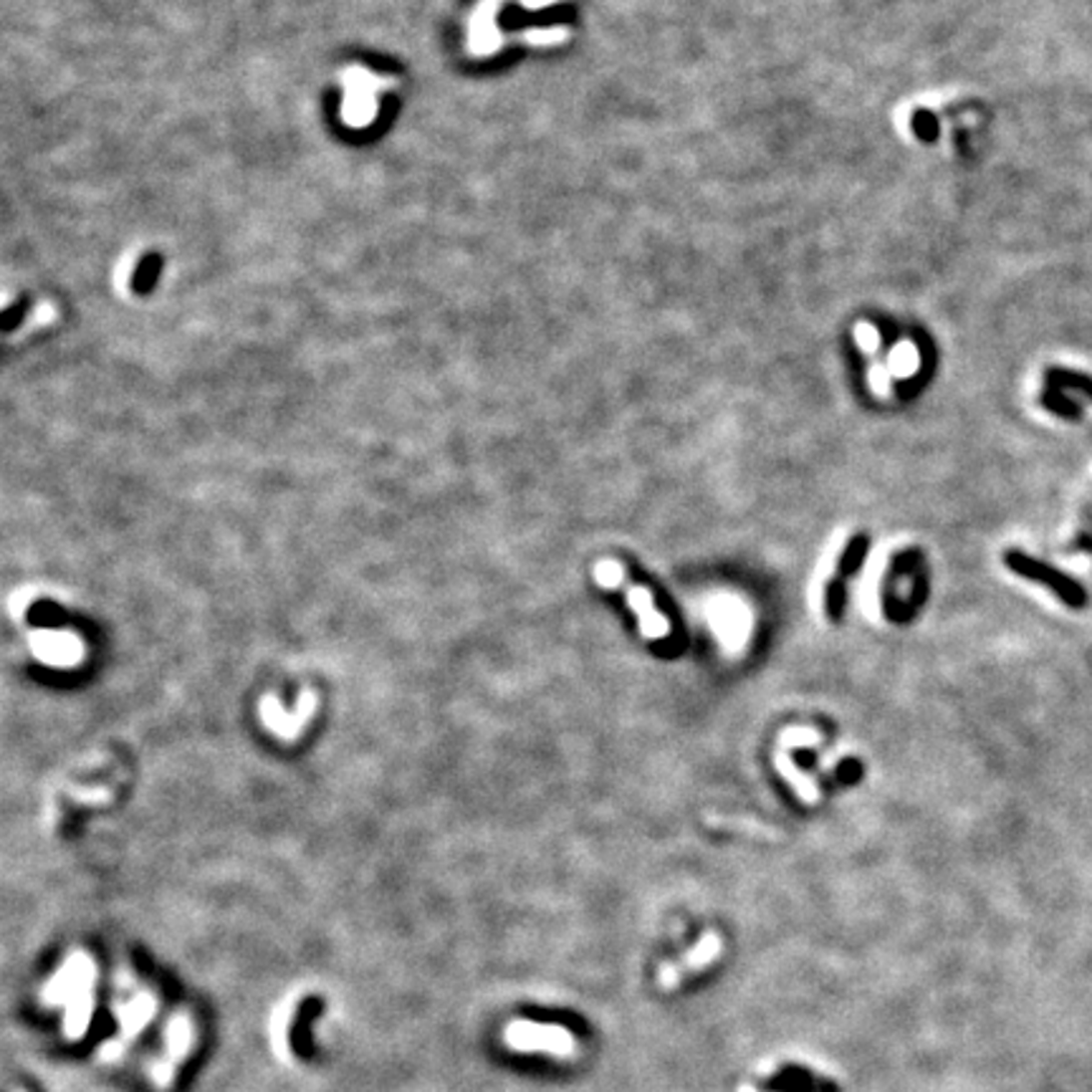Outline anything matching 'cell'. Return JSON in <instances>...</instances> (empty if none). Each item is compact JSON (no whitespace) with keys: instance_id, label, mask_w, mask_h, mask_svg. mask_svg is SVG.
Segmentation results:
<instances>
[{"instance_id":"cell-1","label":"cell","mask_w":1092,"mask_h":1092,"mask_svg":"<svg viewBox=\"0 0 1092 1092\" xmlns=\"http://www.w3.org/2000/svg\"><path fill=\"white\" fill-rule=\"evenodd\" d=\"M89 989H92V966L84 958H71L64 971L49 986V996L66 1009V1029L77 1034L89 1019Z\"/></svg>"},{"instance_id":"cell-2","label":"cell","mask_w":1092,"mask_h":1092,"mask_svg":"<svg viewBox=\"0 0 1092 1092\" xmlns=\"http://www.w3.org/2000/svg\"><path fill=\"white\" fill-rule=\"evenodd\" d=\"M1004 561H1006V566H1009L1011 571H1016L1019 576H1027V579H1034V581H1042V584H1047V589H1052V592L1057 594L1062 602L1070 604V607L1082 609L1087 604L1085 589H1082L1075 579H1070L1067 574H1062V571L1052 569V566L1042 564V561L1032 559V556L1022 554V551H1006Z\"/></svg>"},{"instance_id":"cell-3","label":"cell","mask_w":1092,"mask_h":1092,"mask_svg":"<svg viewBox=\"0 0 1092 1092\" xmlns=\"http://www.w3.org/2000/svg\"><path fill=\"white\" fill-rule=\"evenodd\" d=\"M509 1044L514 1049H522V1052H532V1049H542V1052L549 1054H569L571 1052V1037L559 1027H544V1024L534 1022H517L509 1027L506 1034Z\"/></svg>"},{"instance_id":"cell-4","label":"cell","mask_w":1092,"mask_h":1092,"mask_svg":"<svg viewBox=\"0 0 1092 1092\" xmlns=\"http://www.w3.org/2000/svg\"><path fill=\"white\" fill-rule=\"evenodd\" d=\"M865 554H868V537L860 534V537H855L853 542L848 544V549H845L843 559H840V574L827 584L825 607L830 620H840V617H843L845 599H848V592H845V579L858 571V566L863 564Z\"/></svg>"},{"instance_id":"cell-5","label":"cell","mask_w":1092,"mask_h":1092,"mask_svg":"<svg viewBox=\"0 0 1092 1092\" xmlns=\"http://www.w3.org/2000/svg\"><path fill=\"white\" fill-rule=\"evenodd\" d=\"M716 953H718V940L713 938V935H708V938H703L701 943L690 951V956L683 958L678 966L663 968V973H660V986H663V989H673V986H678L688 973H693V968H701L706 966V963H711L713 958H716Z\"/></svg>"},{"instance_id":"cell-6","label":"cell","mask_w":1092,"mask_h":1092,"mask_svg":"<svg viewBox=\"0 0 1092 1092\" xmlns=\"http://www.w3.org/2000/svg\"><path fill=\"white\" fill-rule=\"evenodd\" d=\"M496 0H489L476 11L471 23V51L473 54H494L501 46V36L494 23Z\"/></svg>"},{"instance_id":"cell-7","label":"cell","mask_w":1092,"mask_h":1092,"mask_svg":"<svg viewBox=\"0 0 1092 1092\" xmlns=\"http://www.w3.org/2000/svg\"><path fill=\"white\" fill-rule=\"evenodd\" d=\"M377 112V99L375 92H362V89H347V99H344L342 115L349 125L362 127L370 125L372 117Z\"/></svg>"},{"instance_id":"cell-8","label":"cell","mask_w":1092,"mask_h":1092,"mask_svg":"<svg viewBox=\"0 0 1092 1092\" xmlns=\"http://www.w3.org/2000/svg\"><path fill=\"white\" fill-rule=\"evenodd\" d=\"M630 602L635 604L637 612L642 614V630H645V635L658 637V635H663L665 630H668V627H665V622H663V617H660V614L652 609L650 597H647L645 592H640V589H630Z\"/></svg>"},{"instance_id":"cell-9","label":"cell","mask_w":1092,"mask_h":1092,"mask_svg":"<svg viewBox=\"0 0 1092 1092\" xmlns=\"http://www.w3.org/2000/svg\"><path fill=\"white\" fill-rule=\"evenodd\" d=\"M891 375L896 377H910L915 370H918V364H920V357H918V349L913 347L910 342H898L896 349L891 352Z\"/></svg>"},{"instance_id":"cell-10","label":"cell","mask_w":1092,"mask_h":1092,"mask_svg":"<svg viewBox=\"0 0 1092 1092\" xmlns=\"http://www.w3.org/2000/svg\"><path fill=\"white\" fill-rule=\"evenodd\" d=\"M855 339H858L860 349L868 354L878 352V344H881V334H878L876 326L868 324V321L858 324V329H855Z\"/></svg>"},{"instance_id":"cell-11","label":"cell","mask_w":1092,"mask_h":1092,"mask_svg":"<svg viewBox=\"0 0 1092 1092\" xmlns=\"http://www.w3.org/2000/svg\"><path fill=\"white\" fill-rule=\"evenodd\" d=\"M566 36H569V31H566V28H561V26L542 28V31H529L527 33V39L532 41V44H539V46L559 44V41H564Z\"/></svg>"},{"instance_id":"cell-12","label":"cell","mask_w":1092,"mask_h":1092,"mask_svg":"<svg viewBox=\"0 0 1092 1092\" xmlns=\"http://www.w3.org/2000/svg\"><path fill=\"white\" fill-rule=\"evenodd\" d=\"M870 382H873V387H876L881 395H886L888 385H891V370L883 367V364H876V367L870 370Z\"/></svg>"},{"instance_id":"cell-13","label":"cell","mask_w":1092,"mask_h":1092,"mask_svg":"<svg viewBox=\"0 0 1092 1092\" xmlns=\"http://www.w3.org/2000/svg\"><path fill=\"white\" fill-rule=\"evenodd\" d=\"M522 3L527 8H544V6H551L554 0H522Z\"/></svg>"},{"instance_id":"cell-14","label":"cell","mask_w":1092,"mask_h":1092,"mask_svg":"<svg viewBox=\"0 0 1092 1092\" xmlns=\"http://www.w3.org/2000/svg\"><path fill=\"white\" fill-rule=\"evenodd\" d=\"M36 319H39L41 324H44V321H49V319H54V309H51V306H44V309H39Z\"/></svg>"}]
</instances>
